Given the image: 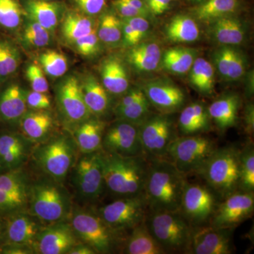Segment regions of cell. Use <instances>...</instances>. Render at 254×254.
I'll return each instance as SVG.
<instances>
[{"label": "cell", "mask_w": 254, "mask_h": 254, "mask_svg": "<svg viewBox=\"0 0 254 254\" xmlns=\"http://www.w3.org/2000/svg\"><path fill=\"white\" fill-rule=\"evenodd\" d=\"M38 63L50 77H62L68 70L67 58L56 50H48L41 53L38 57Z\"/></svg>", "instance_id": "42"}, {"label": "cell", "mask_w": 254, "mask_h": 254, "mask_svg": "<svg viewBox=\"0 0 254 254\" xmlns=\"http://www.w3.org/2000/svg\"><path fill=\"white\" fill-rule=\"evenodd\" d=\"M21 34L23 46L27 49H41L49 46L52 33L39 23L27 18Z\"/></svg>", "instance_id": "39"}, {"label": "cell", "mask_w": 254, "mask_h": 254, "mask_svg": "<svg viewBox=\"0 0 254 254\" xmlns=\"http://www.w3.org/2000/svg\"><path fill=\"white\" fill-rule=\"evenodd\" d=\"M150 106V102L145 96L127 106L115 108L114 111L118 120L139 125L149 116Z\"/></svg>", "instance_id": "43"}, {"label": "cell", "mask_w": 254, "mask_h": 254, "mask_svg": "<svg viewBox=\"0 0 254 254\" xmlns=\"http://www.w3.org/2000/svg\"><path fill=\"white\" fill-rule=\"evenodd\" d=\"M25 203L14 195L0 190V211H15L23 206Z\"/></svg>", "instance_id": "52"}, {"label": "cell", "mask_w": 254, "mask_h": 254, "mask_svg": "<svg viewBox=\"0 0 254 254\" xmlns=\"http://www.w3.org/2000/svg\"><path fill=\"white\" fill-rule=\"evenodd\" d=\"M23 11L27 18L39 23L53 34L66 12L60 1L25 0Z\"/></svg>", "instance_id": "20"}, {"label": "cell", "mask_w": 254, "mask_h": 254, "mask_svg": "<svg viewBox=\"0 0 254 254\" xmlns=\"http://www.w3.org/2000/svg\"><path fill=\"white\" fill-rule=\"evenodd\" d=\"M240 190L254 191V149L250 142L240 150Z\"/></svg>", "instance_id": "41"}, {"label": "cell", "mask_w": 254, "mask_h": 254, "mask_svg": "<svg viewBox=\"0 0 254 254\" xmlns=\"http://www.w3.org/2000/svg\"><path fill=\"white\" fill-rule=\"evenodd\" d=\"M19 124L26 138L33 143H41L50 138L55 120L47 110H30L23 115Z\"/></svg>", "instance_id": "23"}, {"label": "cell", "mask_w": 254, "mask_h": 254, "mask_svg": "<svg viewBox=\"0 0 254 254\" xmlns=\"http://www.w3.org/2000/svg\"><path fill=\"white\" fill-rule=\"evenodd\" d=\"M46 1H52V0H46Z\"/></svg>", "instance_id": "62"}, {"label": "cell", "mask_w": 254, "mask_h": 254, "mask_svg": "<svg viewBox=\"0 0 254 254\" xmlns=\"http://www.w3.org/2000/svg\"><path fill=\"white\" fill-rule=\"evenodd\" d=\"M46 73L39 64H30L26 70V76L33 91L47 93L49 91V84Z\"/></svg>", "instance_id": "47"}, {"label": "cell", "mask_w": 254, "mask_h": 254, "mask_svg": "<svg viewBox=\"0 0 254 254\" xmlns=\"http://www.w3.org/2000/svg\"><path fill=\"white\" fill-rule=\"evenodd\" d=\"M190 82L201 94L211 95L215 86L213 65L203 58H196L190 70Z\"/></svg>", "instance_id": "36"}, {"label": "cell", "mask_w": 254, "mask_h": 254, "mask_svg": "<svg viewBox=\"0 0 254 254\" xmlns=\"http://www.w3.org/2000/svg\"><path fill=\"white\" fill-rule=\"evenodd\" d=\"M105 187L123 197L143 193L149 160L145 156L123 157L100 150Z\"/></svg>", "instance_id": "2"}, {"label": "cell", "mask_w": 254, "mask_h": 254, "mask_svg": "<svg viewBox=\"0 0 254 254\" xmlns=\"http://www.w3.org/2000/svg\"><path fill=\"white\" fill-rule=\"evenodd\" d=\"M26 91L21 85L13 83L0 93V118L6 123H19L28 110Z\"/></svg>", "instance_id": "22"}, {"label": "cell", "mask_w": 254, "mask_h": 254, "mask_svg": "<svg viewBox=\"0 0 254 254\" xmlns=\"http://www.w3.org/2000/svg\"><path fill=\"white\" fill-rule=\"evenodd\" d=\"M233 229L210 225L193 227L187 254H230L233 252Z\"/></svg>", "instance_id": "16"}, {"label": "cell", "mask_w": 254, "mask_h": 254, "mask_svg": "<svg viewBox=\"0 0 254 254\" xmlns=\"http://www.w3.org/2000/svg\"><path fill=\"white\" fill-rule=\"evenodd\" d=\"M148 160L143 194L149 211H177L187 182L185 174L180 173L168 159Z\"/></svg>", "instance_id": "1"}, {"label": "cell", "mask_w": 254, "mask_h": 254, "mask_svg": "<svg viewBox=\"0 0 254 254\" xmlns=\"http://www.w3.org/2000/svg\"><path fill=\"white\" fill-rule=\"evenodd\" d=\"M113 4L114 8L122 18L136 17V16L147 17L141 11L133 7L131 5L127 4L123 0H115Z\"/></svg>", "instance_id": "53"}, {"label": "cell", "mask_w": 254, "mask_h": 254, "mask_svg": "<svg viewBox=\"0 0 254 254\" xmlns=\"http://www.w3.org/2000/svg\"><path fill=\"white\" fill-rule=\"evenodd\" d=\"M247 63L245 55L237 50L235 60L227 76V81H237L243 77L247 69Z\"/></svg>", "instance_id": "50"}, {"label": "cell", "mask_w": 254, "mask_h": 254, "mask_svg": "<svg viewBox=\"0 0 254 254\" xmlns=\"http://www.w3.org/2000/svg\"><path fill=\"white\" fill-rule=\"evenodd\" d=\"M97 34L102 43L109 48H118L123 43L122 18L111 11L100 16L97 24Z\"/></svg>", "instance_id": "35"}, {"label": "cell", "mask_w": 254, "mask_h": 254, "mask_svg": "<svg viewBox=\"0 0 254 254\" xmlns=\"http://www.w3.org/2000/svg\"><path fill=\"white\" fill-rule=\"evenodd\" d=\"M28 200L32 216L41 221L63 222L71 211L67 191L54 180H39L29 187Z\"/></svg>", "instance_id": "4"}, {"label": "cell", "mask_w": 254, "mask_h": 254, "mask_svg": "<svg viewBox=\"0 0 254 254\" xmlns=\"http://www.w3.org/2000/svg\"><path fill=\"white\" fill-rule=\"evenodd\" d=\"M196 55V50L191 48H170L162 55L161 63L169 72L184 74L190 71Z\"/></svg>", "instance_id": "34"}, {"label": "cell", "mask_w": 254, "mask_h": 254, "mask_svg": "<svg viewBox=\"0 0 254 254\" xmlns=\"http://www.w3.org/2000/svg\"><path fill=\"white\" fill-rule=\"evenodd\" d=\"M105 124L96 117L92 116L76 127L73 139L83 154L101 150Z\"/></svg>", "instance_id": "28"}, {"label": "cell", "mask_w": 254, "mask_h": 254, "mask_svg": "<svg viewBox=\"0 0 254 254\" xmlns=\"http://www.w3.org/2000/svg\"><path fill=\"white\" fill-rule=\"evenodd\" d=\"M246 133L252 136L254 134V108L253 104H249L245 111Z\"/></svg>", "instance_id": "56"}, {"label": "cell", "mask_w": 254, "mask_h": 254, "mask_svg": "<svg viewBox=\"0 0 254 254\" xmlns=\"http://www.w3.org/2000/svg\"><path fill=\"white\" fill-rule=\"evenodd\" d=\"M101 83L110 94L123 95L128 90L129 77L123 60L109 56L103 60L100 66Z\"/></svg>", "instance_id": "21"}, {"label": "cell", "mask_w": 254, "mask_h": 254, "mask_svg": "<svg viewBox=\"0 0 254 254\" xmlns=\"http://www.w3.org/2000/svg\"><path fill=\"white\" fill-rule=\"evenodd\" d=\"M238 49L230 46H222L214 52L213 64L218 73L227 80L229 71L235 60Z\"/></svg>", "instance_id": "45"}, {"label": "cell", "mask_w": 254, "mask_h": 254, "mask_svg": "<svg viewBox=\"0 0 254 254\" xmlns=\"http://www.w3.org/2000/svg\"><path fill=\"white\" fill-rule=\"evenodd\" d=\"M149 212L143 193L123 197L98 210V214L108 227L116 232L131 230L145 221Z\"/></svg>", "instance_id": "8"}, {"label": "cell", "mask_w": 254, "mask_h": 254, "mask_svg": "<svg viewBox=\"0 0 254 254\" xmlns=\"http://www.w3.org/2000/svg\"><path fill=\"white\" fill-rule=\"evenodd\" d=\"M83 99L91 115L100 118L110 109V93L93 73H86L80 79Z\"/></svg>", "instance_id": "24"}, {"label": "cell", "mask_w": 254, "mask_h": 254, "mask_svg": "<svg viewBox=\"0 0 254 254\" xmlns=\"http://www.w3.org/2000/svg\"><path fill=\"white\" fill-rule=\"evenodd\" d=\"M26 105L30 110H48L50 108L51 102L47 93L32 90L31 91H26Z\"/></svg>", "instance_id": "49"}, {"label": "cell", "mask_w": 254, "mask_h": 254, "mask_svg": "<svg viewBox=\"0 0 254 254\" xmlns=\"http://www.w3.org/2000/svg\"><path fill=\"white\" fill-rule=\"evenodd\" d=\"M150 105L163 114L175 113L181 109L186 100L185 93L180 87L171 82H148L143 89Z\"/></svg>", "instance_id": "18"}, {"label": "cell", "mask_w": 254, "mask_h": 254, "mask_svg": "<svg viewBox=\"0 0 254 254\" xmlns=\"http://www.w3.org/2000/svg\"><path fill=\"white\" fill-rule=\"evenodd\" d=\"M71 227L78 238L96 254H109L116 245V232L102 220L98 213L78 210L71 215Z\"/></svg>", "instance_id": "9"}, {"label": "cell", "mask_w": 254, "mask_h": 254, "mask_svg": "<svg viewBox=\"0 0 254 254\" xmlns=\"http://www.w3.org/2000/svg\"><path fill=\"white\" fill-rule=\"evenodd\" d=\"M222 200L209 222L211 226L234 229L254 213V191L237 190Z\"/></svg>", "instance_id": "15"}, {"label": "cell", "mask_w": 254, "mask_h": 254, "mask_svg": "<svg viewBox=\"0 0 254 254\" xmlns=\"http://www.w3.org/2000/svg\"><path fill=\"white\" fill-rule=\"evenodd\" d=\"M96 29L97 28L86 36L78 38L71 45L80 55L85 57H93L100 53L102 43L97 34Z\"/></svg>", "instance_id": "46"}, {"label": "cell", "mask_w": 254, "mask_h": 254, "mask_svg": "<svg viewBox=\"0 0 254 254\" xmlns=\"http://www.w3.org/2000/svg\"><path fill=\"white\" fill-rule=\"evenodd\" d=\"M95 252L92 247L86 245L84 242H78L74 247L69 251L68 254H95Z\"/></svg>", "instance_id": "58"}, {"label": "cell", "mask_w": 254, "mask_h": 254, "mask_svg": "<svg viewBox=\"0 0 254 254\" xmlns=\"http://www.w3.org/2000/svg\"><path fill=\"white\" fill-rule=\"evenodd\" d=\"M76 148L72 137L60 134L40 143L33 152V158L48 176L61 183L74 163Z\"/></svg>", "instance_id": "6"}, {"label": "cell", "mask_w": 254, "mask_h": 254, "mask_svg": "<svg viewBox=\"0 0 254 254\" xmlns=\"http://www.w3.org/2000/svg\"><path fill=\"white\" fill-rule=\"evenodd\" d=\"M123 22V44L126 47H132L139 43L136 34L129 23L122 18Z\"/></svg>", "instance_id": "55"}, {"label": "cell", "mask_w": 254, "mask_h": 254, "mask_svg": "<svg viewBox=\"0 0 254 254\" xmlns=\"http://www.w3.org/2000/svg\"><path fill=\"white\" fill-rule=\"evenodd\" d=\"M127 59L137 72H152L161 63V49L155 42H140L130 47L127 53Z\"/></svg>", "instance_id": "27"}, {"label": "cell", "mask_w": 254, "mask_h": 254, "mask_svg": "<svg viewBox=\"0 0 254 254\" xmlns=\"http://www.w3.org/2000/svg\"><path fill=\"white\" fill-rule=\"evenodd\" d=\"M1 232H2V225H1V223L0 222V236H1Z\"/></svg>", "instance_id": "61"}, {"label": "cell", "mask_w": 254, "mask_h": 254, "mask_svg": "<svg viewBox=\"0 0 254 254\" xmlns=\"http://www.w3.org/2000/svg\"><path fill=\"white\" fill-rule=\"evenodd\" d=\"M73 180L82 198L93 201L100 198L105 187L100 150L83 154L78 160Z\"/></svg>", "instance_id": "14"}, {"label": "cell", "mask_w": 254, "mask_h": 254, "mask_svg": "<svg viewBox=\"0 0 254 254\" xmlns=\"http://www.w3.org/2000/svg\"><path fill=\"white\" fill-rule=\"evenodd\" d=\"M238 7L237 0H205L195 9V17L201 21L212 22L235 12Z\"/></svg>", "instance_id": "37"}, {"label": "cell", "mask_w": 254, "mask_h": 254, "mask_svg": "<svg viewBox=\"0 0 254 254\" xmlns=\"http://www.w3.org/2000/svg\"><path fill=\"white\" fill-rule=\"evenodd\" d=\"M76 9L90 16L99 14L105 9L108 0H71Z\"/></svg>", "instance_id": "48"}, {"label": "cell", "mask_w": 254, "mask_h": 254, "mask_svg": "<svg viewBox=\"0 0 254 254\" xmlns=\"http://www.w3.org/2000/svg\"><path fill=\"white\" fill-rule=\"evenodd\" d=\"M124 245L127 254H164L165 251L150 233L145 221L132 229Z\"/></svg>", "instance_id": "32"}, {"label": "cell", "mask_w": 254, "mask_h": 254, "mask_svg": "<svg viewBox=\"0 0 254 254\" xmlns=\"http://www.w3.org/2000/svg\"><path fill=\"white\" fill-rule=\"evenodd\" d=\"M23 11L17 0H0V26L8 31L18 29L22 23Z\"/></svg>", "instance_id": "44"}, {"label": "cell", "mask_w": 254, "mask_h": 254, "mask_svg": "<svg viewBox=\"0 0 254 254\" xmlns=\"http://www.w3.org/2000/svg\"><path fill=\"white\" fill-rule=\"evenodd\" d=\"M244 23L231 15L223 16L211 22L210 31L214 39L222 46L240 45L245 38Z\"/></svg>", "instance_id": "30"}, {"label": "cell", "mask_w": 254, "mask_h": 254, "mask_svg": "<svg viewBox=\"0 0 254 254\" xmlns=\"http://www.w3.org/2000/svg\"><path fill=\"white\" fill-rule=\"evenodd\" d=\"M239 163L240 150L234 147L217 148L196 173L223 199L240 190Z\"/></svg>", "instance_id": "3"}, {"label": "cell", "mask_w": 254, "mask_h": 254, "mask_svg": "<svg viewBox=\"0 0 254 254\" xmlns=\"http://www.w3.org/2000/svg\"><path fill=\"white\" fill-rule=\"evenodd\" d=\"M217 148L211 138L200 134L177 137L169 147L167 159L185 175L196 173Z\"/></svg>", "instance_id": "7"}, {"label": "cell", "mask_w": 254, "mask_h": 254, "mask_svg": "<svg viewBox=\"0 0 254 254\" xmlns=\"http://www.w3.org/2000/svg\"><path fill=\"white\" fill-rule=\"evenodd\" d=\"M167 115H149L138 125L142 147L148 159H167L169 147L177 137Z\"/></svg>", "instance_id": "11"}, {"label": "cell", "mask_w": 254, "mask_h": 254, "mask_svg": "<svg viewBox=\"0 0 254 254\" xmlns=\"http://www.w3.org/2000/svg\"><path fill=\"white\" fill-rule=\"evenodd\" d=\"M33 142L23 134L4 133L0 135V163L6 170H17L27 160Z\"/></svg>", "instance_id": "19"}, {"label": "cell", "mask_w": 254, "mask_h": 254, "mask_svg": "<svg viewBox=\"0 0 254 254\" xmlns=\"http://www.w3.org/2000/svg\"><path fill=\"white\" fill-rule=\"evenodd\" d=\"M125 19L127 22L129 23L130 26L133 28L138 41L141 42V40L148 33L149 31L150 23L146 17L144 16H136V17L122 18Z\"/></svg>", "instance_id": "51"}, {"label": "cell", "mask_w": 254, "mask_h": 254, "mask_svg": "<svg viewBox=\"0 0 254 254\" xmlns=\"http://www.w3.org/2000/svg\"><path fill=\"white\" fill-rule=\"evenodd\" d=\"M150 14L159 16L170 9L171 0H145Z\"/></svg>", "instance_id": "54"}, {"label": "cell", "mask_w": 254, "mask_h": 254, "mask_svg": "<svg viewBox=\"0 0 254 254\" xmlns=\"http://www.w3.org/2000/svg\"><path fill=\"white\" fill-rule=\"evenodd\" d=\"M21 62V53L16 45L9 39L0 38V83L16 72Z\"/></svg>", "instance_id": "38"}, {"label": "cell", "mask_w": 254, "mask_h": 254, "mask_svg": "<svg viewBox=\"0 0 254 254\" xmlns=\"http://www.w3.org/2000/svg\"><path fill=\"white\" fill-rule=\"evenodd\" d=\"M241 98L236 93H227L215 100L208 108L210 119L224 132L236 125Z\"/></svg>", "instance_id": "26"}, {"label": "cell", "mask_w": 254, "mask_h": 254, "mask_svg": "<svg viewBox=\"0 0 254 254\" xmlns=\"http://www.w3.org/2000/svg\"><path fill=\"white\" fill-rule=\"evenodd\" d=\"M31 247L26 245H8L1 251V253L6 254H29L34 253Z\"/></svg>", "instance_id": "57"}, {"label": "cell", "mask_w": 254, "mask_h": 254, "mask_svg": "<svg viewBox=\"0 0 254 254\" xmlns=\"http://www.w3.org/2000/svg\"><path fill=\"white\" fill-rule=\"evenodd\" d=\"M78 239L71 225L56 222L41 228L33 248L38 254H66L78 243Z\"/></svg>", "instance_id": "17"}, {"label": "cell", "mask_w": 254, "mask_h": 254, "mask_svg": "<svg viewBox=\"0 0 254 254\" xmlns=\"http://www.w3.org/2000/svg\"><path fill=\"white\" fill-rule=\"evenodd\" d=\"M165 35L173 43H190L198 39L200 31L194 19L187 15L180 14L169 21Z\"/></svg>", "instance_id": "33"}, {"label": "cell", "mask_w": 254, "mask_h": 254, "mask_svg": "<svg viewBox=\"0 0 254 254\" xmlns=\"http://www.w3.org/2000/svg\"><path fill=\"white\" fill-rule=\"evenodd\" d=\"M101 150L123 157L145 156L138 125L118 120L105 130Z\"/></svg>", "instance_id": "13"}, {"label": "cell", "mask_w": 254, "mask_h": 254, "mask_svg": "<svg viewBox=\"0 0 254 254\" xmlns=\"http://www.w3.org/2000/svg\"><path fill=\"white\" fill-rule=\"evenodd\" d=\"M41 228L39 223L30 215L16 214L9 219L6 226L8 245H26L33 248L35 240Z\"/></svg>", "instance_id": "25"}, {"label": "cell", "mask_w": 254, "mask_h": 254, "mask_svg": "<svg viewBox=\"0 0 254 254\" xmlns=\"http://www.w3.org/2000/svg\"><path fill=\"white\" fill-rule=\"evenodd\" d=\"M218 197L208 185L187 181L179 211L193 227L208 225L218 204Z\"/></svg>", "instance_id": "10"}, {"label": "cell", "mask_w": 254, "mask_h": 254, "mask_svg": "<svg viewBox=\"0 0 254 254\" xmlns=\"http://www.w3.org/2000/svg\"><path fill=\"white\" fill-rule=\"evenodd\" d=\"M123 1L131 5L133 7L136 8V9L139 10L146 16L150 14L145 0H123Z\"/></svg>", "instance_id": "59"}, {"label": "cell", "mask_w": 254, "mask_h": 254, "mask_svg": "<svg viewBox=\"0 0 254 254\" xmlns=\"http://www.w3.org/2000/svg\"><path fill=\"white\" fill-rule=\"evenodd\" d=\"M55 94L60 113L68 125L76 127L93 116L85 103L81 82L76 75L64 77L56 86Z\"/></svg>", "instance_id": "12"}, {"label": "cell", "mask_w": 254, "mask_h": 254, "mask_svg": "<svg viewBox=\"0 0 254 254\" xmlns=\"http://www.w3.org/2000/svg\"><path fill=\"white\" fill-rule=\"evenodd\" d=\"M0 170H1V169H0Z\"/></svg>", "instance_id": "63"}, {"label": "cell", "mask_w": 254, "mask_h": 254, "mask_svg": "<svg viewBox=\"0 0 254 254\" xmlns=\"http://www.w3.org/2000/svg\"><path fill=\"white\" fill-rule=\"evenodd\" d=\"M145 222L152 236L166 253H187L193 227L179 210L149 211Z\"/></svg>", "instance_id": "5"}, {"label": "cell", "mask_w": 254, "mask_h": 254, "mask_svg": "<svg viewBox=\"0 0 254 254\" xmlns=\"http://www.w3.org/2000/svg\"><path fill=\"white\" fill-rule=\"evenodd\" d=\"M191 1H194V2H197V3H202L203 2V1H204L205 0H191Z\"/></svg>", "instance_id": "60"}, {"label": "cell", "mask_w": 254, "mask_h": 254, "mask_svg": "<svg viewBox=\"0 0 254 254\" xmlns=\"http://www.w3.org/2000/svg\"><path fill=\"white\" fill-rule=\"evenodd\" d=\"M29 187L26 175L18 169L0 175V190L14 195L24 203L28 200Z\"/></svg>", "instance_id": "40"}, {"label": "cell", "mask_w": 254, "mask_h": 254, "mask_svg": "<svg viewBox=\"0 0 254 254\" xmlns=\"http://www.w3.org/2000/svg\"><path fill=\"white\" fill-rule=\"evenodd\" d=\"M210 120L208 108L203 103L195 102L182 110L179 128L183 136L198 135L210 129Z\"/></svg>", "instance_id": "29"}, {"label": "cell", "mask_w": 254, "mask_h": 254, "mask_svg": "<svg viewBox=\"0 0 254 254\" xmlns=\"http://www.w3.org/2000/svg\"><path fill=\"white\" fill-rule=\"evenodd\" d=\"M60 23L62 36L64 41L71 45L95 30L98 24L93 16L83 14L77 9L66 11Z\"/></svg>", "instance_id": "31"}]
</instances>
